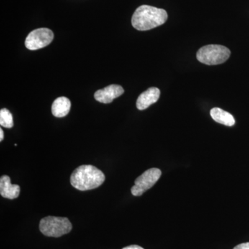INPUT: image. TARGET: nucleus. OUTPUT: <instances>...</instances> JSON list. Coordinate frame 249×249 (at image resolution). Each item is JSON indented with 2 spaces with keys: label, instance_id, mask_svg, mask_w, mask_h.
<instances>
[{
  "label": "nucleus",
  "instance_id": "nucleus-1",
  "mask_svg": "<svg viewBox=\"0 0 249 249\" xmlns=\"http://www.w3.org/2000/svg\"><path fill=\"white\" fill-rule=\"evenodd\" d=\"M168 14L164 9L148 5H142L136 10L132 18V24L139 31H147L162 25L166 22Z\"/></svg>",
  "mask_w": 249,
  "mask_h": 249
},
{
  "label": "nucleus",
  "instance_id": "nucleus-2",
  "mask_svg": "<svg viewBox=\"0 0 249 249\" xmlns=\"http://www.w3.org/2000/svg\"><path fill=\"white\" fill-rule=\"evenodd\" d=\"M106 180L103 172L91 165L77 168L70 178L71 186L81 191H89L101 186Z\"/></svg>",
  "mask_w": 249,
  "mask_h": 249
},
{
  "label": "nucleus",
  "instance_id": "nucleus-3",
  "mask_svg": "<svg viewBox=\"0 0 249 249\" xmlns=\"http://www.w3.org/2000/svg\"><path fill=\"white\" fill-rule=\"evenodd\" d=\"M71 229V223L67 217L47 216L40 222V232L47 237H61L69 233Z\"/></svg>",
  "mask_w": 249,
  "mask_h": 249
},
{
  "label": "nucleus",
  "instance_id": "nucleus-4",
  "mask_svg": "<svg viewBox=\"0 0 249 249\" xmlns=\"http://www.w3.org/2000/svg\"><path fill=\"white\" fill-rule=\"evenodd\" d=\"M231 55V51L224 46L210 45L204 46L196 53V58L201 63L207 65H217L227 61Z\"/></svg>",
  "mask_w": 249,
  "mask_h": 249
},
{
  "label": "nucleus",
  "instance_id": "nucleus-5",
  "mask_svg": "<svg viewBox=\"0 0 249 249\" xmlns=\"http://www.w3.org/2000/svg\"><path fill=\"white\" fill-rule=\"evenodd\" d=\"M161 176V171L159 168H150L144 172L134 182V186L131 188L134 196H141L150 189Z\"/></svg>",
  "mask_w": 249,
  "mask_h": 249
},
{
  "label": "nucleus",
  "instance_id": "nucleus-6",
  "mask_svg": "<svg viewBox=\"0 0 249 249\" xmlns=\"http://www.w3.org/2000/svg\"><path fill=\"white\" fill-rule=\"evenodd\" d=\"M53 31L47 28H40L31 31L25 40L26 47L29 50H37L48 46L53 40Z\"/></svg>",
  "mask_w": 249,
  "mask_h": 249
},
{
  "label": "nucleus",
  "instance_id": "nucleus-7",
  "mask_svg": "<svg viewBox=\"0 0 249 249\" xmlns=\"http://www.w3.org/2000/svg\"><path fill=\"white\" fill-rule=\"evenodd\" d=\"M124 93L122 87L118 85H111L104 89H99L95 93L94 98L98 102L108 104L119 97Z\"/></svg>",
  "mask_w": 249,
  "mask_h": 249
},
{
  "label": "nucleus",
  "instance_id": "nucleus-8",
  "mask_svg": "<svg viewBox=\"0 0 249 249\" xmlns=\"http://www.w3.org/2000/svg\"><path fill=\"white\" fill-rule=\"evenodd\" d=\"M160 97V90L157 88H150L141 93L137 101V107L139 110H144L151 105L158 101Z\"/></svg>",
  "mask_w": 249,
  "mask_h": 249
},
{
  "label": "nucleus",
  "instance_id": "nucleus-9",
  "mask_svg": "<svg viewBox=\"0 0 249 249\" xmlns=\"http://www.w3.org/2000/svg\"><path fill=\"white\" fill-rule=\"evenodd\" d=\"M20 193L19 185L11 184V178L7 175H3L0 178V195L3 197L14 199L18 197Z\"/></svg>",
  "mask_w": 249,
  "mask_h": 249
},
{
  "label": "nucleus",
  "instance_id": "nucleus-10",
  "mask_svg": "<svg viewBox=\"0 0 249 249\" xmlns=\"http://www.w3.org/2000/svg\"><path fill=\"white\" fill-rule=\"evenodd\" d=\"M71 109V102L66 97H59L52 104V112L54 116L58 118L65 117Z\"/></svg>",
  "mask_w": 249,
  "mask_h": 249
},
{
  "label": "nucleus",
  "instance_id": "nucleus-11",
  "mask_svg": "<svg viewBox=\"0 0 249 249\" xmlns=\"http://www.w3.org/2000/svg\"><path fill=\"white\" fill-rule=\"evenodd\" d=\"M211 116L214 121L224 125L231 127L235 124L233 116L230 113L223 110L220 108L214 107L211 109Z\"/></svg>",
  "mask_w": 249,
  "mask_h": 249
},
{
  "label": "nucleus",
  "instance_id": "nucleus-12",
  "mask_svg": "<svg viewBox=\"0 0 249 249\" xmlns=\"http://www.w3.org/2000/svg\"><path fill=\"white\" fill-rule=\"evenodd\" d=\"M0 124L6 128H11L14 127V119L11 111L4 108L0 110Z\"/></svg>",
  "mask_w": 249,
  "mask_h": 249
},
{
  "label": "nucleus",
  "instance_id": "nucleus-13",
  "mask_svg": "<svg viewBox=\"0 0 249 249\" xmlns=\"http://www.w3.org/2000/svg\"><path fill=\"white\" fill-rule=\"evenodd\" d=\"M233 249H249V242L240 244V245L236 246Z\"/></svg>",
  "mask_w": 249,
  "mask_h": 249
},
{
  "label": "nucleus",
  "instance_id": "nucleus-14",
  "mask_svg": "<svg viewBox=\"0 0 249 249\" xmlns=\"http://www.w3.org/2000/svg\"><path fill=\"white\" fill-rule=\"evenodd\" d=\"M123 249H144L142 248V247H139L138 245H130L128 246V247H124V248Z\"/></svg>",
  "mask_w": 249,
  "mask_h": 249
},
{
  "label": "nucleus",
  "instance_id": "nucleus-15",
  "mask_svg": "<svg viewBox=\"0 0 249 249\" xmlns=\"http://www.w3.org/2000/svg\"><path fill=\"white\" fill-rule=\"evenodd\" d=\"M4 139V132L2 129H0V142H2Z\"/></svg>",
  "mask_w": 249,
  "mask_h": 249
}]
</instances>
